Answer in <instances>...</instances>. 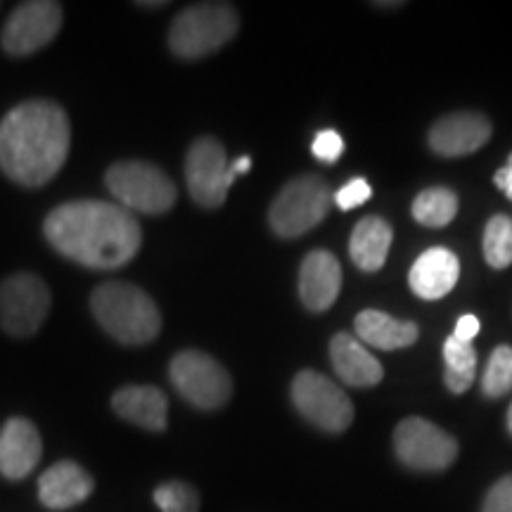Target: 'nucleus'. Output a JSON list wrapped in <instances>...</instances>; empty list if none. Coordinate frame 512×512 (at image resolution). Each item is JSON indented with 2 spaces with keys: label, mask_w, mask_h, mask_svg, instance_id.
<instances>
[{
  "label": "nucleus",
  "mask_w": 512,
  "mask_h": 512,
  "mask_svg": "<svg viewBox=\"0 0 512 512\" xmlns=\"http://www.w3.org/2000/svg\"><path fill=\"white\" fill-rule=\"evenodd\" d=\"M43 233L67 259L100 271L126 266L143 245V228L136 216L100 200L60 204L46 216Z\"/></svg>",
  "instance_id": "f257e3e1"
},
{
  "label": "nucleus",
  "mask_w": 512,
  "mask_h": 512,
  "mask_svg": "<svg viewBox=\"0 0 512 512\" xmlns=\"http://www.w3.org/2000/svg\"><path fill=\"white\" fill-rule=\"evenodd\" d=\"M72 126L57 102L27 100L0 121V169L24 188H41L69 157Z\"/></svg>",
  "instance_id": "f03ea898"
},
{
  "label": "nucleus",
  "mask_w": 512,
  "mask_h": 512,
  "mask_svg": "<svg viewBox=\"0 0 512 512\" xmlns=\"http://www.w3.org/2000/svg\"><path fill=\"white\" fill-rule=\"evenodd\" d=\"M91 311L102 330L128 347L150 344L162 330V313L155 299L140 287L121 280L100 285L91 294Z\"/></svg>",
  "instance_id": "7ed1b4c3"
},
{
  "label": "nucleus",
  "mask_w": 512,
  "mask_h": 512,
  "mask_svg": "<svg viewBox=\"0 0 512 512\" xmlns=\"http://www.w3.org/2000/svg\"><path fill=\"white\" fill-rule=\"evenodd\" d=\"M238 10L228 3H197L178 12L169 29V48L183 60L216 53L238 34Z\"/></svg>",
  "instance_id": "20e7f679"
},
{
  "label": "nucleus",
  "mask_w": 512,
  "mask_h": 512,
  "mask_svg": "<svg viewBox=\"0 0 512 512\" xmlns=\"http://www.w3.org/2000/svg\"><path fill=\"white\" fill-rule=\"evenodd\" d=\"M105 183L126 209L140 214H166L178 200L174 181L157 164L140 162V159L112 164L105 174Z\"/></svg>",
  "instance_id": "39448f33"
},
{
  "label": "nucleus",
  "mask_w": 512,
  "mask_h": 512,
  "mask_svg": "<svg viewBox=\"0 0 512 512\" xmlns=\"http://www.w3.org/2000/svg\"><path fill=\"white\" fill-rule=\"evenodd\" d=\"M330 204L332 192L325 178L316 174L292 178L273 200L268 223L280 238H299L328 216Z\"/></svg>",
  "instance_id": "423d86ee"
},
{
  "label": "nucleus",
  "mask_w": 512,
  "mask_h": 512,
  "mask_svg": "<svg viewBox=\"0 0 512 512\" xmlns=\"http://www.w3.org/2000/svg\"><path fill=\"white\" fill-rule=\"evenodd\" d=\"M169 377L185 401L200 411H219L233 396V380L216 358L197 349L174 356Z\"/></svg>",
  "instance_id": "0eeeda50"
},
{
  "label": "nucleus",
  "mask_w": 512,
  "mask_h": 512,
  "mask_svg": "<svg viewBox=\"0 0 512 512\" xmlns=\"http://www.w3.org/2000/svg\"><path fill=\"white\" fill-rule=\"evenodd\" d=\"M50 287L36 273H12L0 283V328L12 337H31L46 323Z\"/></svg>",
  "instance_id": "6e6552de"
},
{
  "label": "nucleus",
  "mask_w": 512,
  "mask_h": 512,
  "mask_svg": "<svg viewBox=\"0 0 512 512\" xmlns=\"http://www.w3.org/2000/svg\"><path fill=\"white\" fill-rule=\"evenodd\" d=\"M294 408L318 430L339 434L354 420V403L344 389L316 370H302L292 380Z\"/></svg>",
  "instance_id": "1a4fd4ad"
},
{
  "label": "nucleus",
  "mask_w": 512,
  "mask_h": 512,
  "mask_svg": "<svg viewBox=\"0 0 512 512\" xmlns=\"http://www.w3.org/2000/svg\"><path fill=\"white\" fill-rule=\"evenodd\" d=\"M188 190L200 207L216 209L226 202L230 185L235 183L233 162L216 138H197L185 157Z\"/></svg>",
  "instance_id": "9d476101"
},
{
  "label": "nucleus",
  "mask_w": 512,
  "mask_h": 512,
  "mask_svg": "<svg viewBox=\"0 0 512 512\" xmlns=\"http://www.w3.org/2000/svg\"><path fill=\"white\" fill-rule=\"evenodd\" d=\"M394 451L418 472H441L458 458V441L430 420L406 418L394 430Z\"/></svg>",
  "instance_id": "9b49d317"
},
{
  "label": "nucleus",
  "mask_w": 512,
  "mask_h": 512,
  "mask_svg": "<svg viewBox=\"0 0 512 512\" xmlns=\"http://www.w3.org/2000/svg\"><path fill=\"white\" fill-rule=\"evenodd\" d=\"M62 29V5L53 0H29L17 5L0 34V46L12 57L36 53L53 43Z\"/></svg>",
  "instance_id": "f8f14e48"
},
{
  "label": "nucleus",
  "mask_w": 512,
  "mask_h": 512,
  "mask_svg": "<svg viewBox=\"0 0 512 512\" xmlns=\"http://www.w3.org/2000/svg\"><path fill=\"white\" fill-rule=\"evenodd\" d=\"M43 453L36 425L27 418H10L0 430V475L10 482L29 477Z\"/></svg>",
  "instance_id": "ddd939ff"
},
{
  "label": "nucleus",
  "mask_w": 512,
  "mask_h": 512,
  "mask_svg": "<svg viewBox=\"0 0 512 512\" xmlns=\"http://www.w3.org/2000/svg\"><path fill=\"white\" fill-rule=\"evenodd\" d=\"M491 138V121L479 112H456L439 119L430 131V147L441 157L472 155Z\"/></svg>",
  "instance_id": "4468645a"
},
{
  "label": "nucleus",
  "mask_w": 512,
  "mask_h": 512,
  "mask_svg": "<svg viewBox=\"0 0 512 512\" xmlns=\"http://www.w3.org/2000/svg\"><path fill=\"white\" fill-rule=\"evenodd\" d=\"M342 290V268L335 254L313 249L299 268V297L313 313L328 311Z\"/></svg>",
  "instance_id": "2eb2a0df"
},
{
  "label": "nucleus",
  "mask_w": 512,
  "mask_h": 512,
  "mask_svg": "<svg viewBox=\"0 0 512 512\" xmlns=\"http://www.w3.org/2000/svg\"><path fill=\"white\" fill-rule=\"evenodd\" d=\"M93 491V477L74 460H60L38 479V498L50 510L74 508L91 498Z\"/></svg>",
  "instance_id": "dca6fc26"
},
{
  "label": "nucleus",
  "mask_w": 512,
  "mask_h": 512,
  "mask_svg": "<svg viewBox=\"0 0 512 512\" xmlns=\"http://www.w3.org/2000/svg\"><path fill=\"white\" fill-rule=\"evenodd\" d=\"M330 361L339 380L347 382L349 387H375L384 377L380 361L370 354L361 339L349 332H339L332 337Z\"/></svg>",
  "instance_id": "f3484780"
},
{
  "label": "nucleus",
  "mask_w": 512,
  "mask_h": 512,
  "mask_svg": "<svg viewBox=\"0 0 512 512\" xmlns=\"http://www.w3.org/2000/svg\"><path fill=\"white\" fill-rule=\"evenodd\" d=\"M112 408L119 418L143 427L147 432H164L169 420V401L162 389L150 384H128L112 396Z\"/></svg>",
  "instance_id": "a211bd4d"
},
{
  "label": "nucleus",
  "mask_w": 512,
  "mask_h": 512,
  "mask_svg": "<svg viewBox=\"0 0 512 512\" xmlns=\"http://www.w3.org/2000/svg\"><path fill=\"white\" fill-rule=\"evenodd\" d=\"M460 275V261L453 252H448L444 247L427 249L425 254L418 256L411 268V280L413 292L422 299H441L453 290L458 283Z\"/></svg>",
  "instance_id": "6ab92c4d"
},
{
  "label": "nucleus",
  "mask_w": 512,
  "mask_h": 512,
  "mask_svg": "<svg viewBox=\"0 0 512 512\" xmlns=\"http://www.w3.org/2000/svg\"><path fill=\"white\" fill-rule=\"evenodd\" d=\"M392 226L377 216H366L356 223L354 233L349 240L351 261L366 273L380 271L387 261L389 247H392Z\"/></svg>",
  "instance_id": "aec40b11"
},
{
  "label": "nucleus",
  "mask_w": 512,
  "mask_h": 512,
  "mask_svg": "<svg viewBox=\"0 0 512 512\" xmlns=\"http://www.w3.org/2000/svg\"><path fill=\"white\" fill-rule=\"evenodd\" d=\"M356 332L363 344H370V347L384 351H396L411 347L415 339H418L420 330L411 320H399L382 311L368 309L356 316Z\"/></svg>",
  "instance_id": "412c9836"
},
{
  "label": "nucleus",
  "mask_w": 512,
  "mask_h": 512,
  "mask_svg": "<svg viewBox=\"0 0 512 512\" xmlns=\"http://www.w3.org/2000/svg\"><path fill=\"white\" fill-rule=\"evenodd\" d=\"M444 361H446V387L453 394H465L475 382L477 370V351L472 344L460 342L456 337H448L444 344Z\"/></svg>",
  "instance_id": "4be33fe9"
},
{
  "label": "nucleus",
  "mask_w": 512,
  "mask_h": 512,
  "mask_svg": "<svg viewBox=\"0 0 512 512\" xmlns=\"http://www.w3.org/2000/svg\"><path fill=\"white\" fill-rule=\"evenodd\" d=\"M458 214V197L448 188H430L420 192L413 202L415 221L427 228L448 226Z\"/></svg>",
  "instance_id": "5701e85b"
},
{
  "label": "nucleus",
  "mask_w": 512,
  "mask_h": 512,
  "mask_svg": "<svg viewBox=\"0 0 512 512\" xmlns=\"http://www.w3.org/2000/svg\"><path fill=\"white\" fill-rule=\"evenodd\" d=\"M484 256L489 266L508 268L512 264V219L498 214L486 223Z\"/></svg>",
  "instance_id": "b1692460"
},
{
  "label": "nucleus",
  "mask_w": 512,
  "mask_h": 512,
  "mask_svg": "<svg viewBox=\"0 0 512 512\" xmlns=\"http://www.w3.org/2000/svg\"><path fill=\"white\" fill-rule=\"evenodd\" d=\"M482 389L489 399L508 394L512 389V349L498 347L489 358V366L484 370Z\"/></svg>",
  "instance_id": "393cba45"
},
{
  "label": "nucleus",
  "mask_w": 512,
  "mask_h": 512,
  "mask_svg": "<svg viewBox=\"0 0 512 512\" xmlns=\"http://www.w3.org/2000/svg\"><path fill=\"white\" fill-rule=\"evenodd\" d=\"M155 503L162 512H200V494L188 482H164L155 489Z\"/></svg>",
  "instance_id": "a878e982"
},
{
  "label": "nucleus",
  "mask_w": 512,
  "mask_h": 512,
  "mask_svg": "<svg viewBox=\"0 0 512 512\" xmlns=\"http://www.w3.org/2000/svg\"><path fill=\"white\" fill-rule=\"evenodd\" d=\"M373 195V188H370L366 178H351V181L344 185V188L337 190V195H332V202L337 204L342 211H351L361 204H366Z\"/></svg>",
  "instance_id": "bb28decb"
},
{
  "label": "nucleus",
  "mask_w": 512,
  "mask_h": 512,
  "mask_svg": "<svg viewBox=\"0 0 512 512\" xmlns=\"http://www.w3.org/2000/svg\"><path fill=\"white\" fill-rule=\"evenodd\" d=\"M311 152L313 157L320 159L323 164H335L339 157L344 155V138L339 136L337 131H320L316 138H313V145H311Z\"/></svg>",
  "instance_id": "cd10ccee"
},
{
  "label": "nucleus",
  "mask_w": 512,
  "mask_h": 512,
  "mask_svg": "<svg viewBox=\"0 0 512 512\" xmlns=\"http://www.w3.org/2000/svg\"><path fill=\"white\" fill-rule=\"evenodd\" d=\"M482 512H512V475L498 479L484 498Z\"/></svg>",
  "instance_id": "c85d7f7f"
},
{
  "label": "nucleus",
  "mask_w": 512,
  "mask_h": 512,
  "mask_svg": "<svg viewBox=\"0 0 512 512\" xmlns=\"http://www.w3.org/2000/svg\"><path fill=\"white\" fill-rule=\"evenodd\" d=\"M477 335H479V320L472 316V313H465V316H460L453 337L460 339V342H465V344H472V342H475Z\"/></svg>",
  "instance_id": "c756f323"
},
{
  "label": "nucleus",
  "mask_w": 512,
  "mask_h": 512,
  "mask_svg": "<svg viewBox=\"0 0 512 512\" xmlns=\"http://www.w3.org/2000/svg\"><path fill=\"white\" fill-rule=\"evenodd\" d=\"M494 183L508 195V200H512V155L508 157V164L494 176Z\"/></svg>",
  "instance_id": "7c9ffc66"
},
{
  "label": "nucleus",
  "mask_w": 512,
  "mask_h": 512,
  "mask_svg": "<svg viewBox=\"0 0 512 512\" xmlns=\"http://www.w3.org/2000/svg\"><path fill=\"white\" fill-rule=\"evenodd\" d=\"M249 169H252V159H249V157H240V159H235V162H233L235 176H238V174H247Z\"/></svg>",
  "instance_id": "2f4dec72"
},
{
  "label": "nucleus",
  "mask_w": 512,
  "mask_h": 512,
  "mask_svg": "<svg viewBox=\"0 0 512 512\" xmlns=\"http://www.w3.org/2000/svg\"><path fill=\"white\" fill-rule=\"evenodd\" d=\"M138 8H147V10H157V8H166V0H159V3H150V0H147V3H136Z\"/></svg>",
  "instance_id": "473e14b6"
},
{
  "label": "nucleus",
  "mask_w": 512,
  "mask_h": 512,
  "mask_svg": "<svg viewBox=\"0 0 512 512\" xmlns=\"http://www.w3.org/2000/svg\"><path fill=\"white\" fill-rule=\"evenodd\" d=\"M508 430L512 434V406H510V411H508Z\"/></svg>",
  "instance_id": "72a5a7b5"
}]
</instances>
